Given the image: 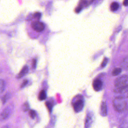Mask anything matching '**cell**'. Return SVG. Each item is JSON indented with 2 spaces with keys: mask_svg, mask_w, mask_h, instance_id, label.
I'll use <instances>...</instances> for the list:
<instances>
[{
  "mask_svg": "<svg viewBox=\"0 0 128 128\" xmlns=\"http://www.w3.org/2000/svg\"><path fill=\"white\" fill-rule=\"evenodd\" d=\"M36 60L34 59L33 60V62H32V67L34 68H35L36 67Z\"/></svg>",
  "mask_w": 128,
  "mask_h": 128,
  "instance_id": "25",
  "label": "cell"
},
{
  "mask_svg": "<svg viewBox=\"0 0 128 128\" xmlns=\"http://www.w3.org/2000/svg\"><path fill=\"white\" fill-rule=\"evenodd\" d=\"M12 112V108L10 106L6 107L2 112L0 116V120H7L11 115Z\"/></svg>",
  "mask_w": 128,
  "mask_h": 128,
  "instance_id": "4",
  "label": "cell"
},
{
  "mask_svg": "<svg viewBox=\"0 0 128 128\" xmlns=\"http://www.w3.org/2000/svg\"><path fill=\"white\" fill-rule=\"evenodd\" d=\"M89 2H90V1L88 2V0H81L79 2L78 6H80L82 8L83 7L87 6Z\"/></svg>",
  "mask_w": 128,
  "mask_h": 128,
  "instance_id": "16",
  "label": "cell"
},
{
  "mask_svg": "<svg viewBox=\"0 0 128 128\" xmlns=\"http://www.w3.org/2000/svg\"><path fill=\"white\" fill-rule=\"evenodd\" d=\"M112 104L114 110L116 112H120L123 111L126 108V102L124 98L120 96H118L114 99Z\"/></svg>",
  "mask_w": 128,
  "mask_h": 128,
  "instance_id": "1",
  "label": "cell"
},
{
  "mask_svg": "<svg viewBox=\"0 0 128 128\" xmlns=\"http://www.w3.org/2000/svg\"><path fill=\"white\" fill-rule=\"evenodd\" d=\"M102 87V82L100 79H96L93 82V88L96 91H99Z\"/></svg>",
  "mask_w": 128,
  "mask_h": 128,
  "instance_id": "7",
  "label": "cell"
},
{
  "mask_svg": "<svg viewBox=\"0 0 128 128\" xmlns=\"http://www.w3.org/2000/svg\"><path fill=\"white\" fill-rule=\"evenodd\" d=\"M120 66L123 69L128 70V56L124 58L120 63Z\"/></svg>",
  "mask_w": 128,
  "mask_h": 128,
  "instance_id": "10",
  "label": "cell"
},
{
  "mask_svg": "<svg viewBox=\"0 0 128 128\" xmlns=\"http://www.w3.org/2000/svg\"><path fill=\"white\" fill-rule=\"evenodd\" d=\"M6 84L4 80L0 79V94L2 93L5 90Z\"/></svg>",
  "mask_w": 128,
  "mask_h": 128,
  "instance_id": "12",
  "label": "cell"
},
{
  "mask_svg": "<svg viewBox=\"0 0 128 128\" xmlns=\"http://www.w3.org/2000/svg\"><path fill=\"white\" fill-rule=\"evenodd\" d=\"M108 58H105L104 59V60H103L102 62V67H104V66L106 64H107V62H108Z\"/></svg>",
  "mask_w": 128,
  "mask_h": 128,
  "instance_id": "22",
  "label": "cell"
},
{
  "mask_svg": "<svg viewBox=\"0 0 128 128\" xmlns=\"http://www.w3.org/2000/svg\"><path fill=\"white\" fill-rule=\"evenodd\" d=\"M119 7V4L118 2H113L111 4L110 6V8L112 11H116Z\"/></svg>",
  "mask_w": 128,
  "mask_h": 128,
  "instance_id": "14",
  "label": "cell"
},
{
  "mask_svg": "<svg viewBox=\"0 0 128 128\" xmlns=\"http://www.w3.org/2000/svg\"><path fill=\"white\" fill-rule=\"evenodd\" d=\"M22 108V110H23L24 111V112L28 111L29 110V108H30L29 104L28 102H25Z\"/></svg>",
  "mask_w": 128,
  "mask_h": 128,
  "instance_id": "18",
  "label": "cell"
},
{
  "mask_svg": "<svg viewBox=\"0 0 128 128\" xmlns=\"http://www.w3.org/2000/svg\"><path fill=\"white\" fill-rule=\"evenodd\" d=\"M41 13L39 12H35L34 14H33V16L36 18H37V19H40L41 17Z\"/></svg>",
  "mask_w": 128,
  "mask_h": 128,
  "instance_id": "20",
  "label": "cell"
},
{
  "mask_svg": "<svg viewBox=\"0 0 128 128\" xmlns=\"http://www.w3.org/2000/svg\"><path fill=\"white\" fill-rule=\"evenodd\" d=\"M29 115L32 118H34L36 116V112L34 110H30L29 112Z\"/></svg>",
  "mask_w": 128,
  "mask_h": 128,
  "instance_id": "19",
  "label": "cell"
},
{
  "mask_svg": "<svg viewBox=\"0 0 128 128\" xmlns=\"http://www.w3.org/2000/svg\"><path fill=\"white\" fill-rule=\"evenodd\" d=\"M82 8H81V7H80V6H78L76 8V10H75V12H79L81 10H82Z\"/></svg>",
  "mask_w": 128,
  "mask_h": 128,
  "instance_id": "24",
  "label": "cell"
},
{
  "mask_svg": "<svg viewBox=\"0 0 128 128\" xmlns=\"http://www.w3.org/2000/svg\"><path fill=\"white\" fill-rule=\"evenodd\" d=\"M10 97H11V94L10 93L8 92V93H6V94H5L2 98V104H5L7 102V100L10 98Z\"/></svg>",
  "mask_w": 128,
  "mask_h": 128,
  "instance_id": "15",
  "label": "cell"
},
{
  "mask_svg": "<svg viewBox=\"0 0 128 128\" xmlns=\"http://www.w3.org/2000/svg\"><path fill=\"white\" fill-rule=\"evenodd\" d=\"M92 116L90 114L89 115L87 116L86 120V124H85V127L86 128H88L90 126V124L92 122Z\"/></svg>",
  "mask_w": 128,
  "mask_h": 128,
  "instance_id": "11",
  "label": "cell"
},
{
  "mask_svg": "<svg viewBox=\"0 0 128 128\" xmlns=\"http://www.w3.org/2000/svg\"><path fill=\"white\" fill-rule=\"evenodd\" d=\"M46 98V94L44 90H42L40 92L38 96V98L40 100H44Z\"/></svg>",
  "mask_w": 128,
  "mask_h": 128,
  "instance_id": "13",
  "label": "cell"
},
{
  "mask_svg": "<svg viewBox=\"0 0 128 128\" xmlns=\"http://www.w3.org/2000/svg\"><path fill=\"white\" fill-rule=\"evenodd\" d=\"M122 72V69L120 68H116L112 72V74L113 76H118V75Z\"/></svg>",
  "mask_w": 128,
  "mask_h": 128,
  "instance_id": "17",
  "label": "cell"
},
{
  "mask_svg": "<svg viewBox=\"0 0 128 128\" xmlns=\"http://www.w3.org/2000/svg\"><path fill=\"white\" fill-rule=\"evenodd\" d=\"M100 112L102 116H106L107 114V106L104 102H102L100 106Z\"/></svg>",
  "mask_w": 128,
  "mask_h": 128,
  "instance_id": "9",
  "label": "cell"
},
{
  "mask_svg": "<svg viewBox=\"0 0 128 128\" xmlns=\"http://www.w3.org/2000/svg\"><path fill=\"white\" fill-rule=\"evenodd\" d=\"M29 68L27 66H24L22 68L20 72L18 73V74L17 76V78H21L22 77H24V76H26L28 72Z\"/></svg>",
  "mask_w": 128,
  "mask_h": 128,
  "instance_id": "8",
  "label": "cell"
},
{
  "mask_svg": "<svg viewBox=\"0 0 128 128\" xmlns=\"http://www.w3.org/2000/svg\"><path fill=\"white\" fill-rule=\"evenodd\" d=\"M114 86L116 88H120L128 86V76L124 75L116 78Z\"/></svg>",
  "mask_w": 128,
  "mask_h": 128,
  "instance_id": "3",
  "label": "cell"
},
{
  "mask_svg": "<svg viewBox=\"0 0 128 128\" xmlns=\"http://www.w3.org/2000/svg\"><path fill=\"white\" fill-rule=\"evenodd\" d=\"M32 26L34 30L38 32H41L44 28V24L42 22L39 21L33 22L32 24Z\"/></svg>",
  "mask_w": 128,
  "mask_h": 128,
  "instance_id": "6",
  "label": "cell"
},
{
  "mask_svg": "<svg viewBox=\"0 0 128 128\" xmlns=\"http://www.w3.org/2000/svg\"><path fill=\"white\" fill-rule=\"evenodd\" d=\"M114 92L120 94V96L126 98H128V86L120 88H116L114 90Z\"/></svg>",
  "mask_w": 128,
  "mask_h": 128,
  "instance_id": "5",
  "label": "cell"
},
{
  "mask_svg": "<svg viewBox=\"0 0 128 128\" xmlns=\"http://www.w3.org/2000/svg\"><path fill=\"white\" fill-rule=\"evenodd\" d=\"M46 106L47 108H48V109L49 110H50V112H51L52 109V104L50 102H46Z\"/></svg>",
  "mask_w": 128,
  "mask_h": 128,
  "instance_id": "21",
  "label": "cell"
},
{
  "mask_svg": "<svg viewBox=\"0 0 128 128\" xmlns=\"http://www.w3.org/2000/svg\"><path fill=\"white\" fill-rule=\"evenodd\" d=\"M123 4L125 6H128V0H124Z\"/></svg>",
  "mask_w": 128,
  "mask_h": 128,
  "instance_id": "26",
  "label": "cell"
},
{
  "mask_svg": "<svg viewBox=\"0 0 128 128\" xmlns=\"http://www.w3.org/2000/svg\"><path fill=\"white\" fill-rule=\"evenodd\" d=\"M28 80H24L23 82L22 83V85H21V88H24V86H26V84H28Z\"/></svg>",
  "mask_w": 128,
  "mask_h": 128,
  "instance_id": "23",
  "label": "cell"
},
{
  "mask_svg": "<svg viewBox=\"0 0 128 128\" xmlns=\"http://www.w3.org/2000/svg\"><path fill=\"white\" fill-rule=\"evenodd\" d=\"M74 108L76 112L81 111L84 106V101L82 96H77L75 98L72 102Z\"/></svg>",
  "mask_w": 128,
  "mask_h": 128,
  "instance_id": "2",
  "label": "cell"
}]
</instances>
